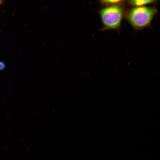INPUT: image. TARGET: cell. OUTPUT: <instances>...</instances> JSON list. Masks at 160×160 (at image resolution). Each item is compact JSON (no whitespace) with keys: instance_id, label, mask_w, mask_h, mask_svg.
Instances as JSON below:
<instances>
[{"instance_id":"obj_3","label":"cell","mask_w":160,"mask_h":160,"mask_svg":"<svg viewBox=\"0 0 160 160\" xmlns=\"http://www.w3.org/2000/svg\"><path fill=\"white\" fill-rule=\"evenodd\" d=\"M128 4L132 8L146 7L152 5H154L157 2V1L153 0H131L128 2Z\"/></svg>"},{"instance_id":"obj_1","label":"cell","mask_w":160,"mask_h":160,"mask_svg":"<svg viewBox=\"0 0 160 160\" xmlns=\"http://www.w3.org/2000/svg\"><path fill=\"white\" fill-rule=\"evenodd\" d=\"M158 9L153 6L132 8L125 12L127 21L136 31L151 27L157 15Z\"/></svg>"},{"instance_id":"obj_6","label":"cell","mask_w":160,"mask_h":160,"mask_svg":"<svg viewBox=\"0 0 160 160\" xmlns=\"http://www.w3.org/2000/svg\"><path fill=\"white\" fill-rule=\"evenodd\" d=\"M3 1H1V0H0V6H1L2 4L3 3Z\"/></svg>"},{"instance_id":"obj_5","label":"cell","mask_w":160,"mask_h":160,"mask_svg":"<svg viewBox=\"0 0 160 160\" xmlns=\"http://www.w3.org/2000/svg\"><path fill=\"white\" fill-rule=\"evenodd\" d=\"M5 65L3 63L0 62V71L2 70H3L4 68H5Z\"/></svg>"},{"instance_id":"obj_4","label":"cell","mask_w":160,"mask_h":160,"mask_svg":"<svg viewBox=\"0 0 160 160\" xmlns=\"http://www.w3.org/2000/svg\"><path fill=\"white\" fill-rule=\"evenodd\" d=\"M126 2L122 0H103L100 1L99 2L102 6L105 7L116 5L124 6Z\"/></svg>"},{"instance_id":"obj_2","label":"cell","mask_w":160,"mask_h":160,"mask_svg":"<svg viewBox=\"0 0 160 160\" xmlns=\"http://www.w3.org/2000/svg\"><path fill=\"white\" fill-rule=\"evenodd\" d=\"M124 6H111L103 7L100 10L99 14L104 30L120 29L125 15Z\"/></svg>"}]
</instances>
